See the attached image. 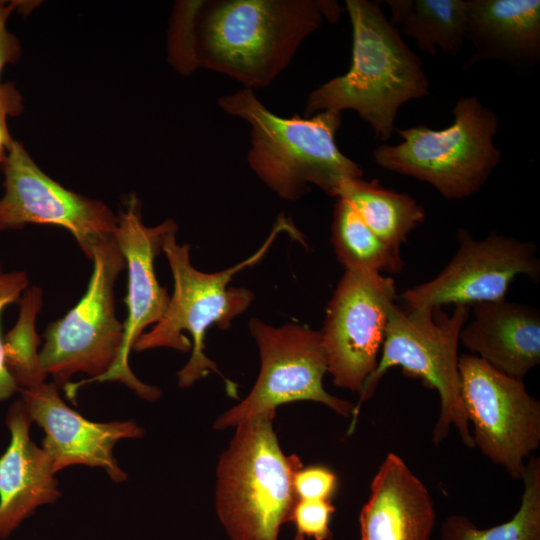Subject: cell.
<instances>
[{
	"label": "cell",
	"mask_w": 540,
	"mask_h": 540,
	"mask_svg": "<svg viewBox=\"0 0 540 540\" xmlns=\"http://www.w3.org/2000/svg\"><path fill=\"white\" fill-rule=\"evenodd\" d=\"M0 109L9 116H17L22 111V100L12 84H0Z\"/></svg>",
	"instance_id": "cell-30"
},
{
	"label": "cell",
	"mask_w": 540,
	"mask_h": 540,
	"mask_svg": "<svg viewBox=\"0 0 540 540\" xmlns=\"http://www.w3.org/2000/svg\"><path fill=\"white\" fill-rule=\"evenodd\" d=\"M275 410L236 425L217 467L216 510L231 540H278L298 498L296 455L286 456L273 428Z\"/></svg>",
	"instance_id": "cell-5"
},
{
	"label": "cell",
	"mask_w": 540,
	"mask_h": 540,
	"mask_svg": "<svg viewBox=\"0 0 540 540\" xmlns=\"http://www.w3.org/2000/svg\"><path fill=\"white\" fill-rule=\"evenodd\" d=\"M464 39L474 47L465 69L486 60L534 68L540 61V1L466 0Z\"/></svg>",
	"instance_id": "cell-19"
},
{
	"label": "cell",
	"mask_w": 540,
	"mask_h": 540,
	"mask_svg": "<svg viewBox=\"0 0 540 540\" xmlns=\"http://www.w3.org/2000/svg\"><path fill=\"white\" fill-rule=\"evenodd\" d=\"M42 307V291L32 286L20 298V312L14 327L3 338L7 370L19 390L45 382L46 374L39 362V336L36 319Z\"/></svg>",
	"instance_id": "cell-24"
},
{
	"label": "cell",
	"mask_w": 540,
	"mask_h": 540,
	"mask_svg": "<svg viewBox=\"0 0 540 540\" xmlns=\"http://www.w3.org/2000/svg\"><path fill=\"white\" fill-rule=\"evenodd\" d=\"M90 259L93 270L85 294L48 326L39 352L44 373L53 376L59 386L65 384L71 397L79 386L95 382L113 367L123 341L114 285L126 265L114 237L96 245Z\"/></svg>",
	"instance_id": "cell-8"
},
{
	"label": "cell",
	"mask_w": 540,
	"mask_h": 540,
	"mask_svg": "<svg viewBox=\"0 0 540 540\" xmlns=\"http://www.w3.org/2000/svg\"><path fill=\"white\" fill-rule=\"evenodd\" d=\"M8 116H9V115L7 114V112H5L4 110L0 109V120L6 121V118H7Z\"/></svg>",
	"instance_id": "cell-32"
},
{
	"label": "cell",
	"mask_w": 540,
	"mask_h": 540,
	"mask_svg": "<svg viewBox=\"0 0 540 540\" xmlns=\"http://www.w3.org/2000/svg\"><path fill=\"white\" fill-rule=\"evenodd\" d=\"M176 224L165 220L148 227L141 217V205L136 196L129 197L126 207L117 216L114 239L124 258L128 272V290L125 298L127 318L123 324V341L118 359L113 367L96 381H120L146 400H156L161 392L144 384L132 373L128 357L144 330L156 324L164 315L170 296L156 277L154 261L162 252L166 232Z\"/></svg>",
	"instance_id": "cell-14"
},
{
	"label": "cell",
	"mask_w": 540,
	"mask_h": 540,
	"mask_svg": "<svg viewBox=\"0 0 540 540\" xmlns=\"http://www.w3.org/2000/svg\"><path fill=\"white\" fill-rule=\"evenodd\" d=\"M204 1H182L176 5L169 39V58L182 73L198 68L194 54V28Z\"/></svg>",
	"instance_id": "cell-25"
},
{
	"label": "cell",
	"mask_w": 540,
	"mask_h": 540,
	"mask_svg": "<svg viewBox=\"0 0 540 540\" xmlns=\"http://www.w3.org/2000/svg\"><path fill=\"white\" fill-rule=\"evenodd\" d=\"M174 224L164 235L161 249L169 263L174 291L162 318L143 333L133 349L141 352L167 347L180 352L192 349L188 363L178 372L182 388L193 385L210 371L220 374L215 362L204 353L207 330L216 325L227 329L254 300V293L243 287H229L233 276L259 262L283 231L300 235L289 221L280 216L263 245L250 257L227 269L206 273L196 269L190 259V245L179 244Z\"/></svg>",
	"instance_id": "cell-4"
},
{
	"label": "cell",
	"mask_w": 540,
	"mask_h": 540,
	"mask_svg": "<svg viewBox=\"0 0 540 540\" xmlns=\"http://www.w3.org/2000/svg\"><path fill=\"white\" fill-rule=\"evenodd\" d=\"M458 239L456 254L435 278L403 292L407 311L501 301L517 276H539L540 262L530 243L495 233L475 240L464 229Z\"/></svg>",
	"instance_id": "cell-13"
},
{
	"label": "cell",
	"mask_w": 540,
	"mask_h": 540,
	"mask_svg": "<svg viewBox=\"0 0 540 540\" xmlns=\"http://www.w3.org/2000/svg\"><path fill=\"white\" fill-rule=\"evenodd\" d=\"M452 114L453 122L444 129L424 124L395 129L402 142L376 147V164L427 182L446 199L476 193L502 158L493 142L499 119L476 96L460 97Z\"/></svg>",
	"instance_id": "cell-7"
},
{
	"label": "cell",
	"mask_w": 540,
	"mask_h": 540,
	"mask_svg": "<svg viewBox=\"0 0 540 540\" xmlns=\"http://www.w3.org/2000/svg\"><path fill=\"white\" fill-rule=\"evenodd\" d=\"M5 192L0 230L52 224L68 230L91 258L99 243L114 237L117 216L103 202L76 194L47 176L24 147L12 140L4 162Z\"/></svg>",
	"instance_id": "cell-12"
},
{
	"label": "cell",
	"mask_w": 540,
	"mask_h": 540,
	"mask_svg": "<svg viewBox=\"0 0 540 540\" xmlns=\"http://www.w3.org/2000/svg\"><path fill=\"white\" fill-rule=\"evenodd\" d=\"M249 330L260 354L258 378L244 400L217 418L215 429L236 426L295 401L322 403L343 417H352L355 405L323 387L327 359L320 332L298 323L275 327L258 318L249 321Z\"/></svg>",
	"instance_id": "cell-9"
},
{
	"label": "cell",
	"mask_w": 540,
	"mask_h": 540,
	"mask_svg": "<svg viewBox=\"0 0 540 540\" xmlns=\"http://www.w3.org/2000/svg\"><path fill=\"white\" fill-rule=\"evenodd\" d=\"M222 110L250 125L247 161L278 197L301 198L313 184L332 197L341 186L363 176L361 167L337 146L341 113L282 117L270 111L253 90L242 89L218 99Z\"/></svg>",
	"instance_id": "cell-3"
},
{
	"label": "cell",
	"mask_w": 540,
	"mask_h": 540,
	"mask_svg": "<svg viewBox=\"0 0 540 540\" xmlns=\"http://www.w3.org/2000/svg\"><path fill=\"white\" fill-rule=\"evenodd\" d=\"M389 22L425 53L457 57L464 45L466 0H386Z\"/></svg>",
	"instance_id": "cell-20"
},
{
	"label": "cell",
	"mask_w": 540,
	"mask_h": 540,
	"mask_svg": "<svg viewBox=\"0 0 540 540\" xmlns=\"http://www.w3.org/2000/svg\"><path fill=\"white\" fill-rule=\"evenodd\" d=\"M347 200L365 224L389 247L400 251L409 233L425 219L411 196L382 187L377 180L346 181L336 198Z\"/></svg>",
	"instance_id": "cell-21"
},
{
	"label": "cell",
	"mask_w": 540,
	"mask_h": 540,
	"mask_svg": "<svg viewBox=\"0 0 540 540\" xmlns=\"http://www.w3.org/2000/svg\"><path fill=\"white\" fill-rule=\"evenodd\" d=\"M341 9L326 0L204 1L194 28L198 67L225 74L246 89L270 85L303 40Z\"/></svg>",
	"instance_id": "cell-1"
},
{
	"label": "cell",
	"mask_w": 540,
	"mask_h": 540,
	"mask_svg": "<svg viewBox=\"0 0 540 540\" xmlns=\"http://www.w3.org/2000/svg\"><path fill=\"white\" fill-rule=\"evenodd\" d=\"M56 382H43L19 392L32 419L45 431L43 449L54 472L71 465L103 468L116 482L126 473L113 456V447L123 439L140 438L143 430L133 421L97 423L68 407L61 399Z\"/></svg>",
	"instance_id": "cell-15"
},
{
	"label": "cell",
	"mask_w": 540,
	"mask_h": 540,
	"mask_svg": "<svg viewBox=\"0 0 540 540\" xmlns=\"http://www.w3.org/2000/svg\"><path fill=\"white\" fill-rule=\"evenodd\" d=\"M11 142L6 121L0 120V164H4Z\"/></svg>",
	"instance_id": "cell-31"
},
{
	"label": "cell",
	"mask_w": 540,
	"mask_h": 540,
	"mask_svg": "<svg viewBox=\"0 0 540 540\" xmlns=\"http://www.w3.org/2000/svg\"><path fill=\"white\" fill-rule=\"evenodd\" d=\"M352 27L348 71L312 90L305 116L321 111L354 110L388 141L399 108L429 93L421 58L405 43L381 10L379 2L346 0Z\"/></svg>",
	"instance_id": "cell-2"
},
{
	"label": "cell",
	"mask_w": 540,
	"mask_h": 540,
	"mask_svg": "<svg viewBox=\"0 0 540 540\" xmlns=\"http://www.w3.org/2000/svg\"><path fill=\"white\" fill-rule=\"evenodd\" d=\"M32 422L22 400L10 407L6 417L10 442L0 457V539L61 495L49 455L31 440Z\"/></svg>",
	"instance_id": "cell-17"
},
{
	"label": "cell",
	"mask_w": 540,
	"mask_h": 540,
	"mask_svg": "<svg viewBox=\"0 0 540 540\" xmlns=\"http://www.w3.org/2000/svg\"><path fill=\"white\" fill-rule=\"evenodd\" d=\"M435 523L434 502L425 484L399 455L388 453L359 514L361 540H431Z\"/></svg>",
	"instance_id": "cell-16"
},
{
	"label": "cell",
	"mask_w": 540,
	"mask_h": 540,
	"mask_svg": "<svg viewBox=\"0 0 540 540\" xmlns=\"http://www.w3.org/2000/svg\"><path fill=\"white\" fill-rule=\"evenodd\" d=\"M522 480L520 506L508 521L484 529L464 515H450L441 525V540H540L539 457L528 458Z\"/></svg>",
	"instance_id": "cell-23"
},
{
	"label": "cell",
	"mask_w": 540,
	"mask_h": 540,
	"mask_svg": "<svg viewBox=\"0 0 540 540\" xmlns=\"http://www.w3.org/2000/svg\"><path fill=\"white\" fill-rule=\"evenodd\" d=\"M470 307L456 305L449 315L441 308L402 311L392 305L388 313L382 353L375 371L366 379L354 407L349 434L362 404L374 394L380 379L390 368L421 379L435 389L440 411L432 429V442L441 444L454 427L462 442L474 448L472 434L461 400L458 345L460 332L469 319Z\"/></svg>",
	"instance_id": "cell-6"
},
{
	"label": "cell",
	"mask_w": 540,
	"mask_h": 540,
	"mask_svg": "<svg viewBox=\"0 0 540 540\" xmlns=\"http://www.w3.org/2000/svg\"><path fill=\"white\" fill-rule=\"evenodd\" d=\"M293 484L298 500H331L337 488V477L328 468L312 466L299 469Z\"/></svg>",
	"instance_id": "cell-28"
},
{
	"label": "cell",
	"mask_w": 540,
	"mask_h": 540,
	"mask_svg": "<svg viewBox=\"0 0 540 540\" xmlns=\"http://www.w3.org/2000/svg\"><path fill=\"white\" fill-rule=\"evenodd\" d=\"M17 6L16 2L0 1V75L4 66L17 60L20 54L17 39L6 28L7 19Z\"/></svg>",
	"instance_id": "cell-29"
},
{
	"label": "cell",
	"mask_w": 540,
	"mask_h": 540,
	"mask_svg": "<svg viewBox=\"0 0 540 540\" xmlns=\"http://www.w3.org/2000/svg\"><path fill=\"white\" fill-rule=\"evenodd\" d=\"M459 374L474 447L510 477L522 479L526 461L540 445V402L523 380L475 355L459 356Z\"/></svg>",
	"instance_id": "cell-10"
},
{
	"label": "cell",
	"mask_w": 540,
	"mask_h": 540,
	"mask_svg": "<svg viewBox=\"0 0 540 540\" xmlns=\"http://www.w3.org/2000/svg\"><path fill=\"white\" fill-rule=\"evenodd\" d=\"M335 510L331 500H298L291 518L296 526L293 540H331L330 520Z\"/></svg>",
	"instance_id": "cell-26"
},
{
	"label": "cell",
	"mask_w": 540,
	"mask_h": 540,
	"mask_svg": "<svg viewBox=\"0 0 540 540\" xmlns=\"http://www.w3.org/2000/svg\"><path fill=\"white\" fill-rule=\"evenodd\" d=\"M331 242L345 271L397 273L404 265L400 251L385 244L340 197L334 205Z\"/></svg>",
	"instance_id": "cell-22"
},
{
	"label": "cell",
	"mask_w": 540,
	"mask_h": 540,
	"mask_svg": "<svg viewBox=\"0 0 540 540\" xmlns=\"http://www.w3.org/2000/svg\"><path fill=\"white\" fill-rule=\"evenodd\" d=\"M29 278L23 271L5 272L0 266V314L4 307L16 302L28 288ZM20 391L9 374L4 358L3 338L0 331V401Z\"/></svg>",
	"instance_id": "cell-27"
},
{
	"label": "cell",
	"mask_w": 540,
	"mask_h": 540,
	"mask_svg": "<svg viewBox=\"0 0 540 540\" xmlns=\"http://www.w3.org/2000/svg\"><path fill=\"white\" fill-rule=\"evenodd\" d=\"M472 320L460 342L500 372L522 380L540 363V314L533 307L501 300L470 307Z\"/></svg>",
	"instance_id": "cell-18"
},
{
	"label": "cell",
	"mask_w": 540,
	"mask_h": 540,
	"mask_svg": "<svg viewBox=\"0 0 540 540\" xmlns=\"http://www.w3.org/2000/svg\"><path fill=\"white\" fill-rule=\"evenodd\" d=\"M395 298L391 277L345 271L327 305L320 332L327 372L335 386L360 393L377 367Z\"/></svg>",
	"instance_id": "cell-11"
}]
</instances>
